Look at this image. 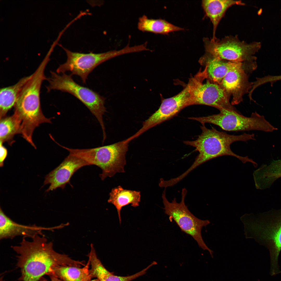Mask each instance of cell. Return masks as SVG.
<instances>
[{"instance_id": "6da1fadb", "label": "cell", "mask_w": 281, "mask_h": 281, "mask_svg": "<svg viewBox=\"0 0 281 281\" xmlns=\"http://www.w3.org/2000/svg\"><path fill=\"white\" fill-rule=\"evenodd\" d=\"M12 248L18 254L17 266L21 269L19 280L21 281H39L56 266L80 267L85 265L84 261L73 260L56 252L53 242H48L44 235H36L31 241L23 238L19 245Z\"/></svg>"}, {"instance_id": "7a4b0ae2", "label": "cell", "mask_w": 281, "mask_h": 281, "mask_svg": "<svg viewBox=\"0 0 281 281\" xmlns=\"http://www.w3.org/2000/svg\"><path fill=\"white\" fill-rule=\"evenodd\" d=\"M240 219L244 225L246 238L254 239L269 250L270 274L280 273L278 259L281 251V208L256 214H246Z\"/></svg>"}, {"instance_id": "3957f363", "label": "cell", "mask_w": 281, "mask_h": 281, "mask_svg": "<svg viewBox=\"0 0 281 281\" xmlns=\"http://www.w3.org/2000/svg\"><path fill=\"white\" fill-rule=\"evenodd\" d=\"M202 125L200 126L201 133L196 140L183 141L185 144L195 147V150L199 152L191 166L182 173L184 177H185L193 170L203 163L223 156H232L238 158L243 163L249 162L255 166L256 165V163L248 156L238 155L234 153L230 148L231 145L236 141L246 142L250 140H255L254 134L244 133L239 135H231L218 131L213 127L208 129L205 126V124Z\"/></svg>"}, {"instance_id": "277c9868", "label": "cell", "mask_w": 281, "mask_h": 281, "mask_svg": "<svg viewBox=\"0 0 281 281\" xmlns=\"http://www.w3.org/2000/svg\"><path fill=\"white\" fill-rule=\"evenodd\" d=\"M128 138L113 144L97 148L86 149H72L64 146L69 154L82 159L90 165H95L102 170L99 176L102 180L113 177L117 173L125 172V155L129 143Z\"/></svg>"}, {"instance_id": "5b68a950", "label": "cell", "mask_w": 281, "mask_h": 281, "mask_svg": "<svg viewBox=\"0 0 281 281\" xmlns=\"http://www.w3.org/2000/svg\"><path fill=\"white\" fill-rule=\"evenodd\" d=\"M206 52L226 60L242 63L246 67L256 69L257 58L254 55L260 49V42L248 43L239 39L237 36H225L221 40L203 38Z\"/></svg>"}, {"instance_id": "8992f818", "label": "cell", "mask_w": 281, "mask_h": 281, "mask_svg": "<svg viewBox=\"0 0 281 281\" xmlns=\"http://www.w3.org/2000/svg\"><path fill=\"white\" fill-rule=\"evenodd\" d=\"M50 76L47 78L49 83L47 91L53 90L68 93L76 98L89 109L95 117L101 127L103 133H106L103 116L106 112L104 105L105 98L97 92L76 82L72 75L65 73L60 75L50 71Z\"/></svg>"}, {"instance_id": "52a82bcc", "label": "cell", "mask_w": 281, "mask_h": 281, "mask_svg": "<svg viewBox=\"0 0 281 281\" xmlns=\"http://www.w3.org/2000/svg\"><path fill=\"white\" fill-rule=\"evenodd\" d=\"M219 110L220 112L218 114L188 118L198 121L201 124H212L228 131L258 130L272 132L277 129L266 120L264 116L256 112L248 117L241 114L238 111L223 108Z\"/></svg>"}, {"instance_id": "ba28073f", "label": "cell", "mask_w": 281, "mask_h": 281, "mask_svg": "<svg viewBox=\"0 0 281 281\" xmlns=\"http://www.w3.org/2000/svg\"><path fill=\"white\" fill-rule=\"evenodd\" d=\"M187 192L186 188H183L181 201L177 202L174 198L170 202L167 198L165 188L162 196L165 213L169 216L170 220L173 219L175 222L182 231L192 237L200 247L208 251L213 258V251L206 244L201 234L202 228L210 222L208 220H203L197 218L190 212L185 202Z\"/></svg>"}, {"instance_id": "9c48e42d", "label": "cell", "mask_w": 281, "mask_h": 281, "mask_svg": "<svg viewBox=\"0 0 281 281\" xmlns=\"http://www.w3.org/2000/svg\"><path fill=\"white\" fill-rule=\"evenodd\" d=\"M204 77L203 71L190 80L188 84L190 94L189 106L203 105L218 110L223 108L237 111L230 103V97L221 86L207 76L204 82Z\"/></svg>"}, {"instance_id": "30bf717a", "label": "cell", "mask_w": 281, "mask_h": 281, "mask_svg": "<svg viewBox=\"0 0 281 281\" xmlns=\"http://www.w3.org/2000/svg\"><path fill=\"white\" fill-rule=\"evenodd\" d=\"M67 56L66 62L60 65L56 70L58 74L70 71L72 75L79 76L86 83L89 74L97 66L110 59L129 53L127 46L118 50H113L99 53H84L73 52L62 47Z\"/></svg>"}, {"instance_id": "8fae6325", "label": "cell", "mask_w": 281, "mask_h": 281, "mask_svg": "<svg viewBox=\"0 0 281 281\" xmlns=\"http://www.w3.org/2000/svg\"><path fill=\"white\" fill-rule=\"evenodd\" d=\"M189 86L188 84L179 93L163 100L158 109L143 122L141 128L132 136L134 139L147 130L177 115L183 109L189 105Z\"/></svg>"}, {"instance_id": "7c38bea8", "label": "cell", "mask_w": 281, "mask_h": 281, "mask_svg": "<svg viewBox=\"0 0 281 281\" xmlns=\"http://www.w3.org/2000/svg\"><path fill=\"white\" fill-rule=\"evenodd\" d=\"M252 82H250L243 63L233 62L220 85L229 97L232 105L239 104L244 94L249 92Z\"/></svg>"}, {"instance_id": "4fadbf2b", "label": "cell", "mask_w": 281, "mask_h": 281, "mask_svg": "<svg viewBox=\"0 0 281 281\" xmlns=\"http://www.w3.org/2000/svg\"><path fill=\"white\" fill-rule=\"evenodd\" d=\"M90 164L82 159L69 154L63 162L46 176L44 185L50 184L46 191L49 192L58 188L64 189L73 174L80 168Z\"/></svg>"}, {"instance_id": "5bb4252c", "label": "cell", "mask_w": 281, "mask_h": 281, "mask_svg": "<svg viewBox=\"0 0 281 281\" xmlns=\"http://www.w3.org/2000/svg\"><path fill=\"white\" fill-rule=\"evenodd\" d=\"M56 228H60L59 226L46 227L35 225H25L18 223L7 216L0 208V240L12 239L18 236L32 239L37 235H44L42 232L44 230H52Z\"/></svg>"}, {"instance_id": "9a60e30c", "label": "cell", "mask_w": 281, "mask_h": 281, "mask_svg": "<svg viewBox=\"0 0 281 281\" xmlns=\"http://www.w3.org/2000/svg\"><path fill=\"white\" fill-rule=\"evenodd\" d=\"M87 256L91 265L90 272L92 278H96L100 281H131L145 274L147 271L154 265L151 263L142 271L131 275L118 276L114 275L106 269L97 257L95 250H91Z\"/></svg>"}, {"instance_id": "2e32d148", "label": "cell", "mask_w": 281, "mask_h": 281, "mask_svg": "<svg viewBox=\"0 0 281 281\" xmlns=\"http://www.w3.org/2000/svg\"><path fill=\"white\" fill-rule=\"evenodd\" d=\"M235 5H244L245 4L240 0H203L202 7L206 15L210 20L213 25V37L215 40L217 38L215 33L218 26L224 16L226 11L229 7Z\"/></svg>"}, {"instance_id": "e0dca14e", "label": "cell", "mask_w": 281, "mask_h": 281, "mask_svg": "<svg viewBox=\"0 0 281 281\" xmlns=\"http://www.w3.org/2000/svg\"><path fill=\"white\" fill-rule=\"evenodd\" d=\"M200 60L205 66L204 70L207 77L219 85L233 62L216 57L207 52Z\"/></svg>"}, {"instance_id": "ac0fdd59", "label": "cell", "mask_w": 281, "mask_h": 281, "mask_svg": "<svg viewBox=\"0 0 281 281\" xmlns=\"http://www.w3.org/2000/svg\"><path fill=\"white\" fill-rule=\"evenodd\" d=\"M253 176L257 189L263 190L269 188L281 177V159L273 160L269 164L263 165L254 171Z\"/></svg>"}, {"instance_id": "d6986e66", "label": "cell", "mask_w": 281, "mask_h": 281, "mask_svg": "<svg viewBox=\"0 0 281 281\" xmlns=\"http://www.w3.org/2000/svg\"><path fill=\"white\" fill-rule=\"evenodd\" d=\"M109 195L108 202L113 204L116 208L120 223L122 208L129 204L133 207H137L139 206L140 200V191L125 189L120 186L113 188Z\"/></svg>"}, {"instance_id": "ffe728a7", "label": "cell", "mask_w": 281, "mask_h": 281, "mask_svg": "<svg viewBox=\"0 0 281 281\" xmlns=\"http://www.w3.org/2000/svg\"><path fill=\"white\" fill-rule=\"evenodd\" d=\"M31 75L22 78L14 85L1 88L0 119L4 117L8 112L14 106L21 90Z\"/></svg>"}, {"instance_id": "44dd1931", "label": "cell", "mask_w": 281, "mask_h": 281, "mask_svg": "<svg viewBox=\"0 0 281 281\" xmlns=\"http://www.w3.org/2000/svg\"><path fill=\"white\" fill-rule=\"evenodd\" d=\"M88 260L83 267L71 266H58L53 267L48 275L54 276L63 281H91L92 278L90 272Z\"/></svg>"}, {"instance_id": "7402d4cb", "label": "cell", "mask_w": 281, "mask_h": 281, "mask_svg": "<svg viewBox=\"0 0 281 281\" xmlns=\"http://www.w3.org/2000/svg\"><path fill=\"white\" fill-rule=\"evenodd\" d=\"M137 28L143 32L164 34L184 30L183 28L175 26L164 20L150 18L145 15L139 18Z\"/></svg>"}, {"instance_id": "603a6c76", "label": "cell", "mask_w": 281, "mask_h": 281, "mask_svg": "<svg viewBox=\"0 0 281 281\" xmlns=\"http://www.w3.org/2000/svg\"><path fill=\"white\" fill-rule=\"evenodd\" d=\"M21 127L20 121L14 113L10 116L0 119V141L3 143L10 141L15 134L20 133Z\"/></svg>"}, {"instance_id": "cb8c5ba5", "label": "cell", "mask_w": 281, "mask_h": 281, "mask_svg": "<svg viewBox=\"0 0 281 281\" xmlns=\"http://www.w3.org/2000/svg\"><path fill=\"white\" fill-rule=\"evenodd\" d=\"M0 143V167H2L4 165V162L7 155V149L3 145V143Z\"/></svg>"}, {"instance_id": "d4e9b609", "label": "cell", "mask_w": 281, "mask_h": 281, "mask_svg": "<svg viewBox=\"0 0 281 281\" xmlns=\"http://www.w3.org/2000/svg\"><path fill=\"white\" fill-rule=\"evenodd\" d=\"M50 278V280H49L46 279L42 277L40 281H63L56 277L52 275H48Z\"/></svg>"}, {"instance_id": "484cf974", "label": "cell", "mask_w": 281, "mask_h": 281, "mask_svg": "<svg viewBox=\"0 0 281 281\" xmlns=\"http://www.w3.org/2000/svg\"><path fill=\"white\" fill-rule=\"evenodd\" d=\"M91 281H100L98 279H94L93 280H91Z\"/></svg>"}, {"instance_id": "4316f807", "label": "cell", "mask_w": 281, "mask_h": 281, "mask_svg": "<svg viewBox=\"0 0 281 281\" xmlns=\"http://www.w3.org/2000/svg\"></svg>"}]
</instances>
